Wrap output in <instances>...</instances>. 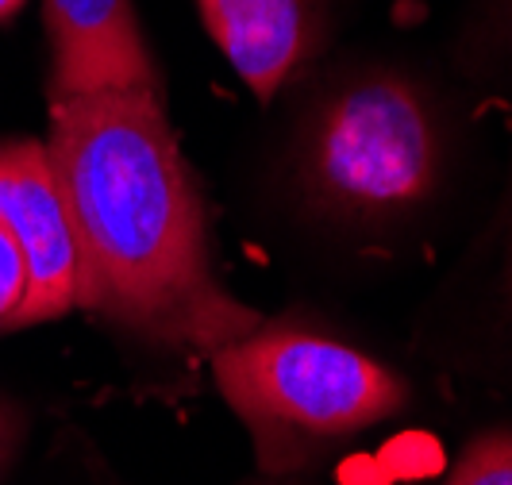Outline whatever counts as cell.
I'll return each instance as SVG.
<instances>
[{
  "label": "cell",
  "instance_id": "1",
  "mask_svg": "<svg viewBox=\"0 0 512 485\" xmlns=\"http://www.w3.org/2000/svg\"><path fill=\"white\" fill-rule=\"evenodd\" d=\"M54 178L77 243V308L174 355H208L262 324L212 266L201 185L162 89L51 93Z\"/></svg>",
  "mask_w": 512,
  "mask_h": 485
},
{
  "label": "cell",
  "instance_id": "2",
  "mask_svg": "<svg viewBox=\"0 0 512 485\" xmlns=\"http://www.w3.org/2000/svg\"><path fill=\"white\" fill-rule=\"evenodd\" d=\"M289 170L301 201L335 228H401L443 197L455 170V124L420 77L359 66L316 89Z\"/></svg>",
  "mask_w": 512,
  "mask_h": 485
},
{
  "label": "cell",
  "instance_id": "3",
  "mask_svg": "<svg viewBox=\"0 0 512 485\" xmlns=\"http://www.w3.org/2000/svg\"><path fill=\"white\" fill-rule=\"evenodd\" d=\"M212 374L270 474L378 428L409 401L405 378L382 358L297 320H262L224 343L212 351Z\"/></svg>",
  "mask_w": 512,
  "mask_h": 485
},
{
  "label": "cell",
  "instance_id": "4",
  "mask_svg": "<svg viewBox=\"0 0 512 485\" xmlns=\"http://www.w3.org/2000/svg\"><path fill=\"white\" fill-rule=\"evenodd\" d=\"M0 224L27 262V297L16 328L47 324L77 308V243L47 143H0Z\"/></svg>",
  "mask_w": 512,
  "mask_h": 485
},
{
  "label": "cell",
  "instance_id": "5",
  "mask_svg": "<svg viewBox=\"0 0 512 485\" xmlns=\"http://www.w3.org/2000/svg\"><path fill=\"white\" fill-rule=\"evenodd\" d=\"M51 93L162 89L131 0H43Z\"/></svg>",
  "mask_w": 512,
  "mask_h": 485
},
{
  "label": "cell",
  "instance_id": "6",
  "mask_svg": "<svg viewBox=\"0 0 512 485\" xmlns=\"http://www.w3.org/2000/svg\"><path fill=\"white\" fill-rule=\"evenodd\" d=\"M197 16L235 77L262 104L305 70L324 39L320 0H197Z\"/></svg>",
  "mask_w": 512,
  "mask_h": 485
},
{
  "label": "cell",
  "instance_id": "7",
  "mask_svg": "<svg viewBox=\"0 0 512 485\" xmlns=\"http://www.w3.org/2000/svg\"><path fill=\"white\" fill-rule=\"evenodd\" d=\"M470 351L478 358V378L493 382L512 401V158L505 189L489 216L466 278Z\"/></svg>",
  "mask_w": 512,
  "mask_h": 485
},
{
  "label": "cell",
  "instance_id": "8",
  "mask_svg": "<svg viewBox=\"0 0 512 485\" xmlns=\"http://www.w3.org/2000/svg\"><path fill=\"white\" fill-rule=\"evenodd\" d=\"M462 62L478 85L512 104V0H478L462 35Z\"/></svg>",
  "mask_w": 512,
  "mask_h": 485
},
{
  "label": "cell",
  "instance_id": "9",
  "mask_svg": "<svg viewBox=\"0 0 512 485\" xmlns=\"http://www.w3.org/2000/svg\"><path fill=\"white\" fill-rule=\"evenodd\" d=\"M443 485H512V428L474 435L447 470Z\"/></svg>",
  "mask_w": 512,
  "mask_h": 485
},
{
  "label": "cell",
  "instance_id": "10",
  "mask_svg": "<svg viewBox=\"0 0 512 485\" xmlns=\"http://www.w3.org/2000/svg\"><path fill=\"white\" fill-rule=\"evenodd\" d=\"M27 297V262L16 239L0 224V332L16 328V316Z\"/></svg>",
  "mask_w": 512,
  "mask_h": 485
},
{
  "label": "cell",
  "instance_id": "11",
  "mask_svg": "<svg viewBox=\"0 0 512 485\" xmlns=\"http://www.w3.org/2000/svg\"><path fill=\"white\" fill-rule=\"evenodd\" d=\"M20 439H24V416L16 412V405L0 401V474H4V466H8V459L16 455Z\"/></svg>",
  "mask_w": 512,
  "mask_h": 485
},
{
  "label": "cell",
  "instance_id": "12",
  "mask_svg": "<svg viewBox=\"0 0 512 485\" xmlns=\"http://www.w3.org/2000/svg\"><path fill=\"white\" fill-rule=\"evenodd\" d=\"M27 0H0V20H12L20 8H24Z\"/></svg>",
  "mask_w": 512,
  "mask_h": 485
}]
</instances>
